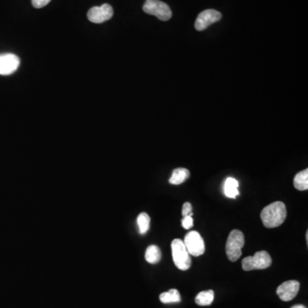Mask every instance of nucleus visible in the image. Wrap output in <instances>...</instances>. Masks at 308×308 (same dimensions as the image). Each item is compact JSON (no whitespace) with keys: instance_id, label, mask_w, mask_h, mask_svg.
I'll return each instance as SVG.
<instances>
[{"instance_id":"obj_1","label":"nucleus","mask_w":308,"mask_h":308,"mask_svg":"<svg viewBox=\"0 0 308 308\" xmlns=\"http://www.w3.org/2000/svg\"><path fill=\"white\" fill-rule=\"evenodd\" d=\"M286 206L282 201H276L270 204L262 210L260 217L263 224L266 228H273L279 227L286 219Z\"/></svg>"},{"instance_id":"obj_2","label":"nucleus","mask_w":308,"mask_h":308,"mask_svg":"<svg viewBox=\"0 0 308 308\" xmlns=\"http://www.w3.org/2000/svg\"><path fill=\"white\" fill-rule=\"evenodd\" d=\"M245 244L244 235L242 231H231L226 242V254L231 262H236L242 256V248Z\"/></svg>"},{"instance_id":"obj_3","label":"nucleus","mask_w":308,"mask_h":308,"mask_svg":"<svg viewBox=\"0 0 308 308\" xmlns=\"http://www.w3.org/2000/svg\"><path fill=\"white\" fill-rule=\"evenodd\" d=\"M171 250L174 264L179 270L187 271L191 266V258L185 247L183 241L180 239L173 240L171 242Z\"/></svg>"},{"instance_id":"obj_4","label":"nucleus","mask_w":308,"mask_h":308,"mask_svg":"<svg viewBox=\"0 0 308 308\" xmlns=\"http://www.w3.org/2000/svg\"><path fill=\"white\" fill-rule=\"evenodd\" d=\"M273 260L266 251L257 252L253 256H248L242 260V269L246 272L253 270L267 269L272 265Z\"/></svg>"},{"instance_id":"obj_5","label":"nucleus","mask_w":308,"mask_h":308,"mask_svg":"<svg viewBox=\"0 0 308 308\" xmlns=\"http://www.w3.org/2000/svg\"><path fill=\"white\" fill-rule=\"evenodd\" d=\"M145 13L152 15L161 21H168L172 17V11L168 5L160 0H146L143 6Z\"/></svg>"},{"instance_id":"obj_6","label":"nucleus","mask_w":308,"mask_h":308,"mask_svg":"<svg viewBox=\"0 0 308 308\" xmlns=\"http://www.w3.org/2000/svg\"><path fill=\"white\" fill-rule=\"evenodd\" d=\"M183 243L190 255L198 257L204 254L206 250L203 239L197 231H190L187 233L185 236Z\"/></svg>"},{"instance_id":"obj_7","label":"nucleus","mask_w":308,"mask_h":308,"mask_svg":"<svg viewBox=\"0 0 308 308\" xmlns=\"http://www.w3.org/2000/svg\"><path fill=\"white\" fill-rule=\"evenodd\" d=\"M222 15L219 11L216 10H206L199 14L195 23V28L196 30H205L210 25L220 21Z\"/></svg>"},{"instance_id":"obj_8","label":"nucleus","mask_w":308,"mask_h":308,"mask_svg":"<svg viewBox=\"0 0 308 308\" xmlns=\"http://www.w3.org/2000/svg\"><path fill=\"white\" fill-rule=\"evenodd\" d=\"M113 17V9L110 5L105 4L103 6H95L88 12V18L94 23H102L110 20Z\"/></svg>"},{"instance_id":"obj_9","label":"nucleus","mask_w":308,"mask_h":308,"mask_svg":"<svg viewBox=\"0 0 308 308\" xmlns=\"http://www.w3.org/2000/svg\"><path fill=\"white\" fill-rule=\"evenodd\" d=\"M299 289H300V283L298 281H287L278 287L277 294L281 300L284 301H290L297 295Z\"/></svg>"},{"instance_id":"obj_10","label":"nucleus","mask_w":308,"mask_h":308,"mask_svg":"<svg viewBox=\"0 0 308 308\" xmlns=\"http://www.w3.org/2000/svg\"><path fill=\"white\" fill-rule=\"evenodd\" d=\"M20 59L11 53L0 55V74L8 75L14 73L19 67Z\"/></svg>"},{"instance_id":"obj_11","label":"nucleus","mask_w":308,"mask_h":308,"mask_svg":"<svg viewBox=\"0 0 308 308\" xmlns=\"http://www.w3.org/2000/svg\"><path fill=\"white\" fill-rule=\"evenodd\" d=\"M238 187H239V182L237 179L233 177H228L226 179L224 182V195L228 198L235 199L237 196H239V191H238Z\"/></svg>"},{"instance_id":"obj_12","label":"nucleus","mask_w":308,"mask_h":308,"mask_svg":"<svg viewBox=\"0 0 308 308\" xmlns=\"http://www.w3.org/2000/svg\"><path fill=\"white\" fill-rule=\"evenodd\" d=\"M189 171L185 168H177L174 170L172 176L170 178V183L173 185L182 184L188 177H189Z\"/></svg>"},{"instance_id":"obj_13","label":"nucleus","mask_w":308,"mask_h":308,"mask_svg":"<svg viewBox=\"0 0 308 308\" xmlns=\"http://www.w3.org/2000/svg\"><path fill=\"white\" fill-rule=\"evenodd\" d=\"M294 186L296 189L305 191L308 189V170L305 169L294 176Z\"/></svg>"},{"instance_id":"obj_14","label":"nucleus","mask_w":308,"mask_h":308,"mask_svg":"<svg viewBox=\"0 0 308 308\" xmlns=\"http://www.w3.org/2000/svg\"><path fill=\"white\" fill-rule=\"evenodd\" d=\"M161 251L158 246L151 245L146 248L145 258L150 264H157L161 259Z\"/></svg>"},{"instance_id":"obj_15","label":"nucleus","mask_w":308,"mask_h":308,"mask_svg":"<svg viewBox=\"0 0 308 308\" xmlns=\"http://www.w3.org/2000/svg\"><path fill=\"white\" fill-rule=\"evenodd\" d=\"M160 300L164 304L177 303L181 301V295L177 289H172L168 292H165L160 295Z\"/></svg>"},{"instance_id":"obj_16","label":"nucleus","mask_w":308,"mask_h":308,"mask_svg":"<svg viewBox=\"0 0 308 308\" xmlns=\"http://www.w3.org/2000/svg\"><path fill=\"white\" fill-rule=\"evenodd\" d=\"M214 300V292L213 290H207V291H202L197 294L196 297V302L197 305H210L213 302Z\"/></svg>"},{"instance_id":"obj_17","label":"nucleus","mask_w":308,"mask_h":308,"mask_svg":"<svg viewBox=\"0 0 308 308\" xmlns=\"http://www.w3.org/2000/svg\"><path fill=\"white\" fill-rule=\"evenodd\" d=\"M137 224L140 234H145L150 228V217L146 212L140 213L137 217Z\"/></svg>"},{"instance_id":"obj_18","label":"nucleus","mask_w":308,"mask_h":308,"mask_svg":"<svg viewBox=\"0 0 308 308\" xmlns=\"http://www.w3.org/2000/svg\"><path fill=\"white\" fill-rule=\"evenodd\" d=\"M192 205L189 203V202H186L183 205V207H182V217H184L186 216H192Z\"/></svg>"},{"instance_id":"obj_19","label":"nucleus","mask_w":308,"mask_h":308,"mask_svg":"<svg viewBox=\"0 0 308 308\" xmlns=\"http://www.w3.org/2000/svg\"><path fill=\"white\" fill-rule=\"evenodd\" d=\"M182 226L185 229H189L192 228V224H194V219L191 216H186L183 217V219L182 221Z\"/></svg>"},{"instance_id":"obj_20","label":"nucleus","mask_w":308,"mask_h":308,"mask_svg":"<svg viewBox=\"0 0 308 308\" xmlns=\"http://www.w3.org/2000/svg\"><path fill=\"white\" fill-rule=\"evenodd\" d=\"M52 0H32V5L36 9L43 8L47 6Z\"/></svg>"},{"instance_id":"obj_21","label":"nucleus","mask_w":308,"mask_h":308,"mask_svg":"<svg viewBox=\"0 0 308 308\" xmlns=\"http://www.w3.org/2000/svg\"><path fill=\"white\" fill-rule=\"evenodd\" d=\"M291 308H306L303 305H295L294 306H292Z\"/></svg>"}]
</instances>
